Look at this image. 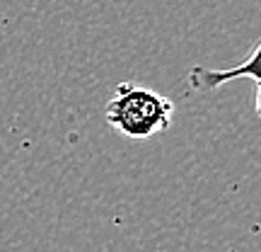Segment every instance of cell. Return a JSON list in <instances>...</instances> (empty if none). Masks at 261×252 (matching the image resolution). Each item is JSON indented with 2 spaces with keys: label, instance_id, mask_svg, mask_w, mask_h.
<instances>
[{
  "label": "cell",
  "instance_id": "cell-1",
  "mask_svg": "<svg viewBox=\"0 0 261 252\" xmlns=\"http://www.w3.org/2000/svg\"><path fill=\"white\" fill-rule=\"evenodd\" d=\"M174 104L160 93L136 83H121L104 107V117L121 136L148 141L169 129Z\"/></svg>",
  "mask_w": 261,
  "mask_h": 252
},
{
  "label": "cell",
  "instance_id": "cell-2",
  "mask_svg": "<svg viewBox=\"0 0 261 252\" xmlns=\"http://www.w3.org/2000/svg\"><path fill=\"white\" fill-rule=\"evenodd\" d=\"M259 56H261V44L252 49V54L247 56L242 65H237L232 71H213V68H203V65H196L189 71V83L194 90H201V93H213L218 90L220 85L230 83L234 78H249L254 83V90H256V104H254V109L259 114V95H261V78H259Z\"/></svg>",
  "mask_w": 261,
  "mask_h": 252
}]
</instances>
